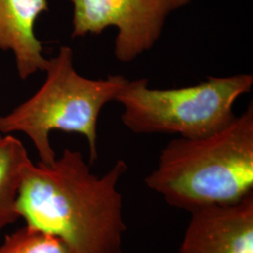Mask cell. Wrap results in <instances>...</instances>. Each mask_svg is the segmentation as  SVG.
I'll return each instance as SVG.
<instances>
[{
    "label": "cell",
    "instance_id": "2",
    "mask_svg": "<svg viewBox=\"0 0 253 253\" xmlns=\"http://www.w3.org/2000/svg\"><path fill=\"white\" fill-rule=\"evenodd\" d=\"M145 183L170 206L189 212L253 195V102L215 132L168 143Z\"/></svg>",
    "mask_w": 253,
    "mask_h": 253
},
{
    "label": "cell",
    "instance_id": "10",
    "mask_svg": "<svg viewBox=\"0 0 253 253\" xmlns=\"http://www.w3.org/2000/svg\"><path fill=\"white\" fill-rule=\"evenodd\" d=\"M1 138H2V136H1V134H0V139H1Z\"/></svg>",
    "mask_w": 253,
    "mask_h": 253
},
{
    "label": "cell",
    "instance_id": "9",
    "mask_svg": "<svg viewBox=\"0 0 253 253\" xmlns=\"http://www.w3.org/2000/svg\"><path fill=\"white\" fill-rule=\"evenodd\" d=\"M0 253H73L60 238L26 226L7 235Z\"/></svg>",
    "mask_w": 253,
    "mask_h": 253
},
{
    "label": "cell",
    "instance_id": "6",
    "mask_svg": "<svg viewBox=\"0 0 253 253\" xmlns=\"http://www.w3.org/2000/svg\"><path fill=\"white\" fill-rule=\"evenodd\" d=\"M190 214L179 253H253V194Z\"/></svg>",
    "mask_w": 253,
    "mask_h": 253
},
{
    "label": "cell",
    "instance_id": "4",
    "mask_svg": "<svg viewBox=\"0 0 253 253\" xmlns=\"http://www.w3.org/2000/svg\"><path fill=\"white\" fill-rule=\"evenodd\" d=\"M253 85L250 73L210 76L198 84L172 89L150 88L146 78L128 79L116 101L123 107V125L133 133L195 138L228 125L235 118L236 100Z\"/></svg>",
    "mask_w": 253,
    "mask_h": 253
},
{
    "label": "cell",
    "instance_id": "5",
    "mask_svg": "<svg viewBox=\"0 0 253 253\" xmlns=\"http://www.w3.org/2000/svg\"><path fill=\"white\" fill-rule=\"evenodd\" d=\"M73 38L100 35L116 27L114 54L128 63L150 51L163 34L167 18L191 0H70Z\"/></svg>",
    "mask_w": 253,
    "mask_h": 253
},
{
    "label": "cell",
    "instance_id": "3",
    "mask_svg": "<svg viewBox=\"0 0 253 253\" xmlns=\"http://www.w3.org/2000/svg\"><path fill=\"white\" fill-rule=\"evenodd\" d=\"M46 79L29 100L10 114L0 117V132L20 131L33 142L41 163L51 165L56 155L50 143V132L61 130L84 136L89 145V163L98 159L97 126L102 108L116 101L128 79L108 75L90 79L80 75L73 67L71 47H60L48 59Z\"/></svg>",
    "mask_w": 253,
    "mask_h": 253
},
{
    "label": "cell",
    "instance_id": "8",
    "mask_svg": "<svg viewBox=\"0 0 253 253\" xmlns=\"http://www.w3.org/2000/svg\"><path fill=\"white\" fill-rule=\"evenodd\" d=\"M30 162L25 145L17 138L7 135L0 139V232L20 217L19 190Z\"/></svg>",
    "mask_w": 253,
    "mask_h": 253
},
{
    "label": "cell",
    "instance_id": "1",
    "mask_svg": "<svg viewBox=\"0 0 253 253\" xmlns=\"http://www.w3.org/2000/svg\"><path fill=\"white\" fill-rule=\"evenodd\" d=\"M126 170L119 160L98 176L79 151L68 148L51 165L30 162L19 190V216L27 226L60 238L73 253H123L118 183Z\"/></svg>",
    "mask_w": 253,
    "mask_h": 253
},
{
    "label": "cell",
    "instance_id": "7",
    "mask_svg": "<svg viewBox=\"0 0 253 253\" xmlns=\"http://www.w3.org/2000/svg\"><path fill=\"white\" fill-rule=\"evenodd\" d=\"M48 9V0H0V50L13 53L23 80L48 65L34 32L37 19Z\"/></svg>",
    "mask_w": 253,
    "mask_h": 253
}]
</instances>
